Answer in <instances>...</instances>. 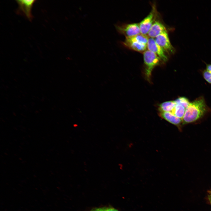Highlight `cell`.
Returning a JSON list of instances; mask_svg holds the SVG:
<instances>
[{
	"label": "cell",
	"mask_w": 211,
	"mask_h": 211,
	"mask_svg": "<svg viewBox=\"0 0 211 211\" xmlns=\"http://www.w3.org/2000/svg\"><path fill=\"white\" fill-rule=\"evenodd\" d=\"M157 11L155 4H153L148 14L139 23L141 33L147 35L151 27L156 21Z\"/></svg>",
	"instance_id": "3957f363"
},
{
	"label": "cell",
	"mask_w": 211,
	"mask_h": 211,
	"mask_svg": "<svg viewBox=\"0 0 211 211\" xmlns=\"http://www.w3.org/2000/svg\"><path fill=\"white\" fill-rule=\"evenodd\" d=\"M19 6V10L22 12L25 16L30 20L33 18L31 10L35 0H17Z\"/></svg>",
	"instance_id": "52a82bcc"
},
{
	"label": "cell",
	"mask_w": 211,
	"mask_h": 211,
	"mask_svg": "<svg viewBox=\"0 0 211 211\" xmlns=\"http://www.w3.org/2000/svg\"><path fill=\"white\" fill-rule=\"evenodd\" d=\"M123 44L125 47L133 50L143 53L147 49V45H144L125 37Z\"/></svg>",
	"instance_id": "9c48e42d"
},
{
	"label": "cell",
	"mask_w": 211,
	"mask_h": 211,
	"mask_svg": "<svg viewBox=\"0 0 211 211\" xmlns=\"http://www.w3.org/2000/svg\"><path fill=\"white\" fill-rule=\"evenodd\" d=\"M147 50L156 54L162 61L166 62L168 60L166 53L156 42L154 38H149L147 44Z\"/></svg>",
	"instance_id": "8992f818"
},
{
	"label": "cell",
	"mask_w": 211,
	"mask_h": 211,
	"mask_svg": "<svg viewBox=\"0 0 211 211\" xmlns=\"http://www.w3.org/2000/svg\"><path fill=\"white\" fill-rule=\"evenodd\" d=\"M106 208H100L93 210L91 211H105Z\"/></svg>",
	"instance_id": "e0dca14e"
},
{
	"label": "cell",
	"mask_w": 211,
	"mask_h": 211,
	"mask_svg": "<svg viewBox=\"0 0 211 211\" xmlns=\"http://www.w3.org/2000/svg\"><path fill=\"white\" fill-rule=\"evenodd\" d=\"M160 115L169 122L176 126H179L182 122V120L175 116L172 113L169 112H160Z\"/></svg>",
	"instance_id": "30bf717a"
},
{
	"label": "cell",
	"mask_w": 211,
	"mask_h": 211,
	"mask_svg": "<svg viewBox=\"0 0 211 211\" xmlns=\"http://www.w3.org/2000/svg\"><path fill=\"white\" fill-rule=\"evenodd\" d=\"M209 199L211 204V195H210L208 197Z\"/></svg>",
	"instance_id": "d6986e66"
},
{
	"label": "cell",
	"mask_w": 211,
	"mask_h": 211,
	"mask_svg": "<svg viewBox=\"0 0 211 211\" xmlns=\"http://www.w3.org/2000/svg\"><path fill=\"white\" fill-rule=\"evenodd\" d=\"M143 54L145 75L147 79L149 81L153 70L162 60L156 54L148 50L144 52Z\"/></svg>",
	"instance_id": "7a4b0ae2"
},
{
	"label": "cell",
	"mask_w": 211,
	"mask_h": 211,
	"mask_svg": "<svg viewBox=\"0 0 211 211\" xmlns=\"http://www.w3.org/2000/svg\"><path fill=\"white\" fill-rule=\"evenodd\" d=\"M202 74L204 79L208 83L211 84V73L206 69L203 71Z\"/></svg>",
	"instance_id": "9a60e30c"
},
{
	"label": "cell",
	"mask_w": 211,
	"mask_h": 211,
	"mask_svg": "<svg viewBox=\"0 0 211 211\" xmlns=\"http://www.w3.org/2000/svg\"><path fill=\"white\" fill-rule=\"evenodd\" d=\"M186 110V108L180 104H176L172 113L182 120L185 113Z\"/></svg>",
	"instance_id": "4fadbf2b"
},
{
	"label": "cell",
	"mask_w": 211,
	"mask_h": 211,
	"mask_svg": "<svg viewBox=\"0 0 211 211\" xmlns=\"http://www.w3.org/2000/svg\"><path fill=\"white\" fill-rule=\"evenodd\" d=\"M167 31L164 25L161 22L155 21L151 27L147 35L149 38H154L159 35Z\"/></svg>",
	"instance_id": "ba28073f"
},
{
	"label": "cell",
	"mask_w": 211,
	"mask_h": 211,
	"mask_svg": "<svg viewBox=\"0 0 211 211\" xmlns=\"http://www.w3.org/2000/svg\"><path fill=\"white\" fill-rule=\"evenodd\" d=\"M127 38L132 40L146 45H147L149 38L147 35H144L141 33L135 35Z\"/></svg>",
	"instance_id": "7c38bea8"
},
{
	"label": "cell",
	"mask_w": 211,
	"mask_h": 211,
	"mask_svg": "<svg viewBox=\"0 0 211 211\" xmlns=\"http://www.w3.org/2000/svg\"><path fill=\"white\" fill-rule=\"evenodd\" d=\"M176 104H179L184 107L186 109L190 102L188 99L185 97H181L174 101Z\"/></svg>",
	"instance_id": "5bb4252c"
},
{
	"label": "cell",
	"mask_w": 211,
	"mask_h": 211,
	"mask_svg": "<svg viewBox=\"0 0 211 211\" xmlns=\"http://www.w3.org/2000/svg\"><path fill=\"white\" fill-rule=\"evenodd\" d=\"M105 211H119L113 208H106Z\"/></svg>",
	"instance_id": "ac0fdd59"
},
{
	"label": "cell",
	"mask_w": 211,
	"mask_h": 211,
	"mask_svg": "<svg viewBox=\"0 0 211 211\" xmlns=\"http://www.w3.org/2000/svg\"><path fill=\"white\" fill-rule=\"evenodd\" d=\"M115 28L118 32L125 35V37H132L141 33L139 23L117 25Z\"/></svg>",
	"instance_id": "277c9868"
},
{
	"label": "cell",
	"mask_w": 211,
	"mask_h": 211,
	"mask_svg": "<svg viewBox=\"0 0 211 211\" xmlns=\"http://www.w3.org/2000/svg\"><path fill=\"white\" fill-rule=\"evenodd\" d=\"M209 110L204 97H200L190 102L182 119L183 124L194 122L203 117Z\"/></svg>",
	"instance_id": "6da1fadb"
},
{
	"label": "cell",
	"mask_w": 211,
	"mask_h": 211,
	"mask_svg": "<svg viewBox=\"0 0 211 211\" xmlns=\"http://www.w3.org/2000/svg\"><path fill=\"white\" fill-rule=\"evenodd\" d=\"M154 39L166 53L170 55L175 53V50L170 42L167 31L159 35Z\"/></svg>",
	"instance_id": "5b68a950"
},
{
	"label": "cell",
	"mask_w": 211,
	"mask_h": 211,
	"mask_svg": "<svg viewBox=\"0 0 211 211\" xmlns=\"http://www.w3.org/2000/svg\"><path fill=\"white\" fill-rule=\"evenodd\" d=\"M209 193H210V195H211V190L209 191Z\"/></svg>",
	"instance_id": "ffe728a7"
},
{
	"label": "cell",
	"mask_w": 211,
	"mask_h": 211,
	"mask_svg": "<svg viewBox=\"0 0 211 211\" xmlns=\"http://www.w3.org/2000/svg\"><path fill=\"white\" fill-rule=\"evenodd\" d=\"M176 103L174 101H169L164 102L159 106V110L160 112H172Z\"/></svg>",
	"instance_id": "8fae6325"
},
{
	"label": "cell",
	"mask_w": 211,
	"mask_h": 211,
	"mask_svg": "<svg viewBox=\"0 0 211 211\" xmlns=\"http://www.w3.org/2000/svg\"><path fill=\"white\" fill-rule=\"evenodd\" d=\"M206 70L211 73V63L206 64Z\"/></svg>",
	"instance_id": "2e32d148"
}]
</instances>
